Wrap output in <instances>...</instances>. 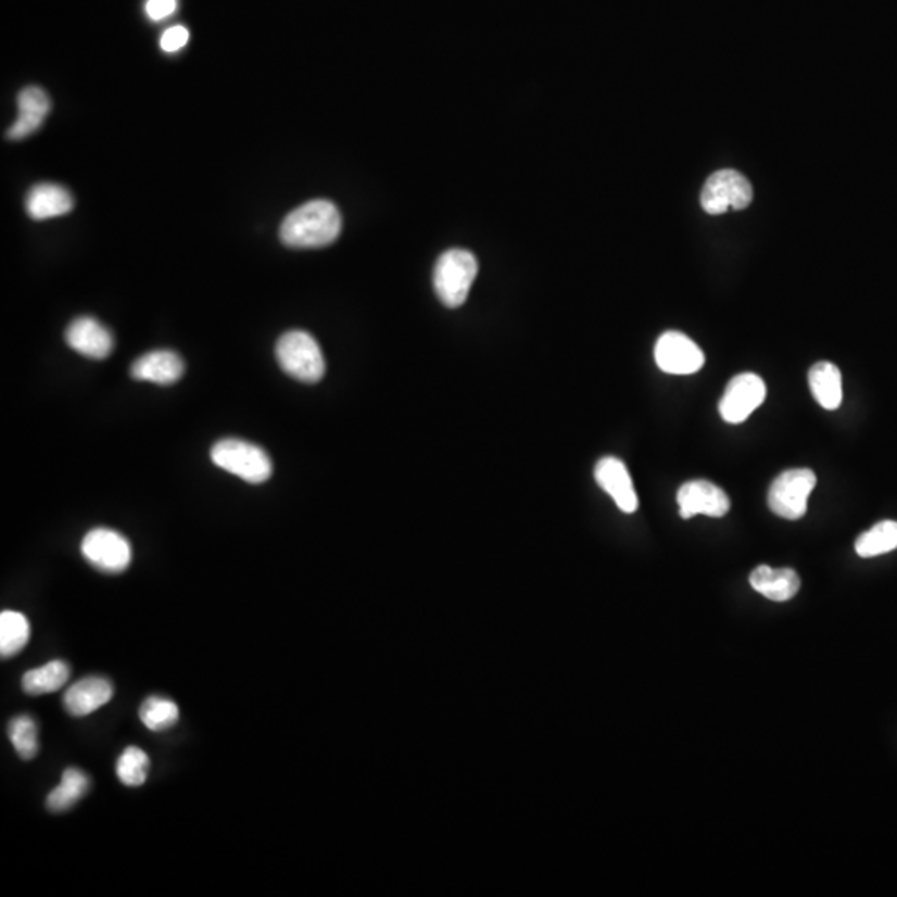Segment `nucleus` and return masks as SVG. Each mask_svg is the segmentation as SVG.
Returning <instances> with one entry per match:
<instances>
[{
  "label": "nucleus",
  "mask_w": 897,
  "mask_h": 897,
  "mask_svg": "<svg viewBox=\"0 0 897 897\" xmlns=\"http://www.w3.org/2000/svg\"><path fill=\"white\" fill-rule=\"evenodd\" d=\"M655 363L667 375H695L704 368V351L679 331H667L655 344Z\"/></svg>",
  "instance_id": "9"
},
{
  "label": "nucleus",
  "mask_w": 897,
  "mask_h": 897,
  "mask_svg": "<svg viewBox=\"0 0 897 897\" xmlns=\"http://www.w3.org/2000/svg\"><path fill=\"white\" fill-rule=\"evenodd\" d=\"M276 359L281 369L296 381L312 384L325 376V356L309 332L294 329L281 336L276 343Z\"/></svg>",
  "instance_id": "3"
},
{
  "label": "nucleus",
  "mask_w": 897,
  "mask_h": 897,
  "mask_svg": "<svg viewBox=\"0 0 897 897\" xmlns=\"http://www.w3.org/2000/svg\"><path fill=\"white\" fill-rule=\"evenodd\" d=\"M751 200V185L735 170H720L711 175L699 197V202L708 215H723L730 210H745Z\"/></svg>",
  "instance_id": "6"
},
{
  "label": "nucleus",
  "mask_w": 897,
  "mask_h": 897,
  "mask_svg": "<svg viewBox=\"0 0 897 897\" xmlns=\"http://www.w3.org/2000/svg\"><path fill=\"white\" fill-rule=\"evenodd\" d=\"M817 473L811 469L784 470L768 491V506L781 519H801L808 510V497L817 488Z\"/></svg>",
  "instance_id": "5"
},
{
  "label": "nucleus",
  "mask_w": 897,
  "mask_h": 897,
  "mask_svg": "<svg viewBox=\"0 0 897 897\" xmlns=\"http://www.w3.org/2000/svg\"><path fill=\"white\" fill-rule=\"evenodd\" d=\"M210 457L219 469L227 470L250 484H262L271 478V459L260 445L251 442L223 439L213 445Z\"/></svg>",
  "instance_id": "4"
},
{
  "label": "nucleus",
  "mask_w": 897,
  "mask_h": 897,
  "mask_svg": "<svg viewBox=\"0 0 897 897\" xmlns=\"http://www.w3.org/2000/svg\"><path fill=\"white\" fill-rule=\"evenodd\" d=\"M677 502H679L682 519H692L698 514L708 517H723L732 507V502L724 494L723 489L708 481L686 482L680 488Z\"/></svg>",
  "instance_id": "10"
},
{
  "label": "nucleus",
  "mask_w": 897,
  "mask_h": 897,
  "mask_svg": "<svg viewBox=\"0 0 897 897\" xmlns=\"http://www.w3.org/2000/svg\"><path fill=\"white\" fill-rule=\"evenodd\" d=\"M65 341L72 350L90 359H105L115 346L112 332L92 316L74 319L65 331Z\"/></svg>",
  "instance_id": "11"
},
{
  "label": "nucleus",
  "mask_w": 897,
  "mask_h": 897,
  "mask_svg": "<svg viewBox=\"0 0 897 897\" xmlns=\"http://www.w3.org/2000/svg\"><path fill=\"white\" fill-rule=\"evenodd\" d=\"M812 397L823 409L834 410L843 403V378L834 364L827 361L814 364L808 372Z\"/></svg>",
  "instance_id": "18"
},
{
  "label": "nucleus",
  "mask_w": 897,
  "mask_h": 897,
  "mask_svg": "<svg viewBox=\"0 0 897 897\" xmlns=\"http://www.w3.org/2000/svg\"><path fill=\"white\" fill-rule=\"evenodd\" d=\"M17 121L9 128L11 140H22L42 127L50 112V99L40 87H25L17 99Z\"/></svg>",
  "instance_id": "15"
},
{
  "label": "nucleus",
  "mask_w": 897,
  "mask_h": 897,
  "mask_svg": "<svg viewBox=\"0 0 897 897\" xmlns=\"http://www.w3.org/2000/svg\"><path fill=\"white\" fill-rule=\"evenodd\" d=\"M90 788V780L84 771L78 768H68L62 776L58 788L52 789L47 796V808L52 812H64L77 805Z\"/></svg>",
  "instance_id": "20"
},
{
  "label": "nucleus",
  "mask_w": 897,
  "mask_h": 897,
  "mask_svg": "<svg viewBox=\"0 0 897 897\" xmlns=\"http://www.w3.org/2000/svg\"><path fill=\"white\" fill-rule=\"evenodd\" d=\"M341 227L343 219L334 203L313 200L298 206L283 219L279 238L290 248H323L338 240Z\"/></svg>",
  "instance_id": "1"
},
{
  "label": "nucleus",
  "mask_w": 897,
  "mask_h": 897,
  "mask_svg": "<svg viewBox=\"0 0 897 897\" xmlns=\"http://www.w3.org/2000/svg\"><path fill=\"white\" fill-rule=\"evenodd\" d=\"M146 11L152 21H162L177 11V0H149Z\"/></svg>",
  "instance_id": "27"
},
{
  "label": "nucleus",
  "mask_w": 897,
  "mask_h": 897,
  "mask_svg": "<svg viewBox=\"0 0 897 897\" xmlns=\"http://www.w3.org/2000/svg\"><path fill=\"white\" fill-rule=\"evenodd\" d=\"M81 554L100 572L121 573L131 563L130 542L117 530L105 527L90 530L81 541Z\"/></svg>",
  "instance_id": "7"
},
{
  "label": "nucleus",
  "mask_w": 897,
  "mask_h": 897,
  "mask_svg": "<svg viewBox=\"0 0 897 897\" xmlns=\"http://www.w3.org/2000/svg\"><path fill=\"white\" fill-rule=\"evenodd\" d=\"M140 721L149 728L150 732H166L170 730L180 720V710L177 704L168 698L162 696H149V698L140 705L138 710Z\"/></svg>",
  "instance_id": "22"
},
{
  "label": "nucleus",
  "mask_w": 897,
  "mask_h": 897,
  "mask_svg": "<svg viewBox=\"0 0 897 897\" xmlns=\"http://www.w3.org/2000/svg\"><path fill=\"white\" fill-rule=\"evenodd\" d=\"M184 359L174 351H152L131 364L130 375L137 381L174 384L184 376Z\"/></svg>",
  "instance_id": "14"
},
{
  "label": "nucleus",
  "mask_w": 897,
  "mask_h": 897,
  "mask_svg": "<svg viewBox=\"0 0 897 897\" xmlns=\"http://www.w3.org/2000/svg\"><path fill=\"white\" fill-rule=\"evenodd\" d=\"M188 39H190L188 30L181 25H175V27L163 34L162 39H160V47H162L163 52L175 53L187 46Z\"/></svg>",
  "instance_id": "26"
},
{
  "label": "nucleus",
  "mask_w": 897,
  "mask_h": 897,
  "mask_svg": "<svg viewBox=\"0 0 897 897\" xmlns=\"http://www.w3.org/2000/svg\"><path fill=\"white\" fill-rule=\"evenodd\" d=\"M114 685L103 677L78 680L64 695V708L71 717L81 718L105 707L114 698Z\"/></svg>",
  "instance_id": "13"
},
{
  "label": "nucleus",
  "mask_w": 897,
  "mask_h": 897,
  "mask_svg": "<svg viewBox=\"0 0 897 897\" xmlns=\"http://www.w3.org/2000/svg\"><path fill=\"white\" fill-rule=\"evenodd\" d=\"M478 271V260L470 251L454 248L442 253L434 268V290L442 304L463 306Z\"/></svg>",
  "instance_id": "2"
},
{
  "label": "nucleus",
  "mask_w": 897,
  "mask_h": 897,
  "mask_svg": "<svg viewBox=\"0 0 897 897\" xmlns=\"http://www.w3.org/2000/svg\"><path fill=\"white\" fill-rule=\"evenodd\" d=\"M767 400V384L753 372H743L728 382L720 401V416L730 425H742Z\"/></svg>",
  "instance_id": "8"
},
{
  "label": "nucleus",
  "mask_w": 897,
  "mask_h": 897,
  "mask_svg": "<svg viewBox=\"0 0 897 897\" xmlns=\"http://www.w3.org/2000/svg\"><path fill=\"white\" fill-rule=\"evenodd\" d=\"M595 481L614 498L622 513L633 514L639 509V497L633 488L629 469L617 457H604L595 466Z\"/></svg>",
  "instance_id": "12"
},
{
  "label": "nucleus",
  "mask_w": 897,
  "mask_h": 897,
  "mask_svg": "<svg viewBox=\"0 0 897 897\" xmlns=\"http://www.w3.org/2000/svg\"><path fill=\"white\" fill-rule=\"evenodd\" d=\"M9 738L22 760H34L39 751L37 723L29 715L12 718L8 728Z\"/></svg>",
  "instance_id": "24"
},
{
  "label": "nucleus",
  "mask_w": 897,
  "mask_h": 897,
  "mask_svg": "<svg viewBox=\"0 0 897 897\" xmlns=\"http://www.w3.org/2000/svg\"><path fill=\"white\" fill-rule=\"evenodd\" d=\"M71 679V667L67 661L53 660L40 668L27 671L22 677V688L27 695L40 696L55 693Z\"/></svg>",
  "instance_id": "19"
},
{
  "label": "nucleus",
  "mask_w": 897,
  "mask_h": 897,
  "mask_svg": "<svg viewBox=\"0 0 897 897\" xmlns=\"http://www.w3.org/2000/svg\"><path fill=\"white\" fill-rule=\"evenodd\" d=\"M749 583L758 594L773 602H786L795 597L801 586L798 573L792 569H771L768 566L756 567L749 576Z\"/></svg>",
  "instance_id": "17"
},
{
  "label": "nucleus",
  "mask_w": 897,
  "mask_h": 897,
  "mask_svg": "<svg viewBox=\"0 0 897 897\" xmlns=\"http://www.w3.org/2000/svg\"><path fill=\"white\" fill-rule=\"evenodd\" d=\"M150 773V758L138 746H128L117 761V776L125 786L138 788L146 784Z\"/></svg>",
  "instance_id": "25"
},
{
  "label": "nucleus",
  "mask_w": 897,
  "mask_h": 897,
  "mask_svg": "<svg viewBox=\"0 0 897 897\" xmlns=\"http://www.w3.org/2000/svg\"><path fill=\"white\" fill-rule=\"evenodd\" d=\"M74 209V199L71 191L65 190L61 185L39 184L30 188L25 199V210L30 218L42 222V219L58 218L67 215Z\"/></svg>",
  "instance_id": "16"
},
{
  "label": "nucleus",
  "mask_w": 897,
  "mask_h": 897,
  "mask_svg": "<svg viewBox=\"0 0 897 897\" xmlns=\"http://www.w3.org/2000/svg\"><path fill=\"white\" fill-rule=\"evenodd\" d=\"M30 623L21 611L4 610L0 614V655L15 657L29 643Z\"/></svg>",
  "instance_id": "21"
},
{
  "label": "nucleus",
  "mask_w": 897,
  "mask_h": 897,
  "mask_svg": "<svg viewBox=\"0 0 897 897\" xmlns=\"http://www.w3.org/2000/svg\"><path fill=\"white\" fill-rule=\"evenodd\" d=\"M856 554L862 558L877 557L897 548V522L883 520L873 529L859 535L856 541Z\"/></svg>",
  "instance_id": "23"
}]
</instances>
